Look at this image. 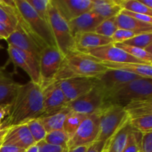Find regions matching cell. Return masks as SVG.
<instances>
[{"label":"cell","mask_w":152,"mask_h":152,"mask_svg":"<svg viewBox=\"0 0 152 152\" xmlns=\"http://www.w3.org/2000/svg\"><path fill=\"white\" fill-rule=\"evenodd\" d=\"M43 115V99L42 88L30 80L20 84L9 104V112L1 122V129L26 124L28 121Z\"/></svg>","instance_id":"obj_1"},{"label":"cell","mask_w":152,"mask_h":152,"mask_svg":"<svg viewBox=\"0 0 152 152\" xmlns=\"http://www.w3.org/2000/svg\"><path fill=\"white\" fill-rule=\"evenodd\" d=\"M18 25L41 49L56 48L48 22L43 20L26 0H14Z\"/></svg>","instance_id":"obj_2"},{"label":"cell","mask_w":152,"mask_h":152,"mask_svg":"<svg viewBox=\"0 0 152 152\" xmlns=\"http://www.w3.org/2000/svg\"><path fill=\"white\" fill-rule=\"evenodd\" d=\"M108 70L100 62L78 50H73L63 58L55 81L71 77L97 78Z\"/></svg>","instance_id":"obj_3"},{"label":"cell","mask_w":152,"mask_h":152,"mask_svg":"<svg viewBox=\"0 0 152 152\" xmlns=\"http://www.w3.org/2000/svg\"><path fill=\"white\" fill-rule=\"evenodd\" d=\"M108 105L124 108L140 99H152V79L139 78L126 83L105 94Z\"/></svg>","instance_id":"obj_4"},{"label":"cell","mask_w":152,"mask_h":152,"mask_svg":"<svg viewBox=\"0 0 152 152\" xmlns=\"http://www.w3.org/2000/svg\"><path fill=\"white\" fill-rule=\"evenodd\" d=\"M48 22L51 29L56 48L63 56L75 50L74 39L71 34L68 22H67L54 5L52 0L48 4Z\"/></svg>","instance_id":"obj_5"},{"label":"cell","mask_w":152,"mask_h":152,"mask_svg":"<svg viewBox=\"0 0 152 152\" xmlns=\"http://www.w3.org/2000/svg\"><path fill=\"white\" fill-rule=\"evenodd\" d=\"M99 131L96 141L107 142L129 118L124 108L116 105H107L99 113Z\"/></svg>","instance_id":"obj_6"},{"label":"cell","mask_w":152,"mask_h":152,"mask_svg":"<svg viewBox=\"0 0 152 152\" xmlns=\"http://www.w3.org/2000/svg\"><path fill=\"white\" fill-rule=\"evenodd\" d=\"M107 105L105 92L96 83L90 91L68 103L67 108L74 112L91 115L99 114Z\"/></svg>","instance_id":"obj_7"},{"label":"cell","mask_w":152,"mask_h":152,"mask_svg":"<svg viewBox=\"0 0 152 152\" xmlns=\"http://www.w3.org/2000/svg\"><path fill=\"white\" fill-rule=\"evenodd\" d=\"M63 58V55L57 48L47 47L43 49L39 62V85L40 87L43 88L51 82L55 81V77L59 71Z\"/></svg>","instance_id":"obj_8"},{"label":"cell","mask_w":152,"mask_h":152,"mask_svg":"<svg viewBox=\"0 0 152 152\" xmlns=\"http://www.w3.org/2000/svg\"><path fill=\"white\" fill-rule=\"evenodd\" d=\"M99 131V114L86 116L77 132L70 138L68 149L90 145L96 142Z\"/></svg>","instance_id":"obj_9"},{"label":"cell","mask_w":152,"mask_h":152,"mask_svg":"<svg viewBox=\"0 0 152 152\" xmlns=\"http://www.w3.org/2000/svg\"><path fill=\"white\" fill-rule=\"evenodd\" d=\"M82 53L92 56L99 62H113V63L148 64L132 56L120 48H117V46L114 45V43L96 48L84 50L82 51Z\"/></svg>","instance_id":"obj_10"},{"label":"cell","mask_w":152,"mask_h":152,"mask_svg":"<svg viewBox=\"0 0 152 152\" xmlns=\"http://www.w3.org/2000/svg\"><path fill=\"white\" fill-rule=\"evenodd\" d=\"M42 92L43 99L42 116L53 114L67 107L68 102L58 81L51 82L42 88Z\"/></svg>","instance_id":"obj_11"},{"label":"cell","mask_w":152,"mask_h":152,"mask_svg":"<svg viewBox=\"0 0 152 152\" xmlns=\"http://www.w3.org/2000/svg\"><path fill=\"white\" fill-rule=\"evenodd\" d=\"M68 103L90 91L96 86V79L71 77L58 81Z\"/></svg>","instance_id":"obj_12"},{"label":"cell","mask_w":152,"mask_h":152,"mask_svg":"<svg viewBox=\"0 0 152 152\" xmlns=\"http://www.w3.org/2000/svg\"><path fill=\"white\" fill-rule=\"evenodd\" d=\"M139 78L142 77L120 70L108 69L104 74L96 78V83L106 94L108 92Z\"/></svg>","instance_id":"obj_13"},{"label":"cell","mask_w":152,"mask_h":152,"mask_svg":"<svg viewBox=\"0 0 152 152\" xmlns=\"http://www.w3.org/2000/svg\"><path fill=\"white\" fill-rule=\"evenodd\" d=\"M52 1L67 22L92 10V0H52Z\"/></svg>","instance_id":"obj_14"},{"label":"cell","mask_w":152,"mask_h":152,"mask_svg":"<svg viewBox=\"0 0 152 152\" xmlns=\"http://www.w3.org/2000/svg\"><path fill=\"white\" fill-rule=\"evenodd\" d=\"M7 44L31 55L39 63L42 49L40 48L17 25L16 29L7 39Z\"/></svg>","instance_id":"obj_15"},{"label":"cell","mask_w":152,"mask_h":152,"mask_svg":"<svg viewBox=\"0 0 152 152\" xmlns=\"http://www.w3.org/2000/svg\"><path fill=\"white\" fill-rule=\"evenodd\" d=\"M34 144H36L26 124L8 128L2 141V145H13L25 150Z\"/></svg>","instance_id":"obj_16"},{"label":"cell","mask_w":152,"mask_h":152,"mask_svg":"<svg viewBox=\"0 0 152 152\" xmlns=\"http://www.w3.org/2000/svg\"><path fill=\"white\" fill-rule=\"evenodd\" d=\"M103 20L105 19L91 10L68 22V25L71 34L74 37L78 34L94 32L96 27Z\"/></svg>","instance_id":"obj_17"},{"label":"cell","mask_w":152,"mask_h":152,"mask_svg":"<svg viewBox=\"0 0 152 152\" xmlns=\"http://www.w3.org/2000/svg\"><path fill=\"white\" fill-rule=\"evenodd\" d=\"M74 39L75 50L80 52L113 43L111 38L99 35L95 32L78 34L74 37Z\"/></svg>","instance_id":"obj_18"},{"label":"cell","mask_w":152,"mask_h":152,"mask_svg":"<svg viewBox=\"0 0 152 152\" xmlns=\"http://www.w3.org/2000/svg\"><path fill=\"white\" fill-rule=\"evenodd\" d=\"M108 69H115L135 74L142 78L151 79L152 65L137 63H113L100 62Z\"/></svg>","instance_id":"obj_19"},{"label":"cell","mask_w":152,"mask_h":152,"mask_svg":"<svg viewBox=\"0 0 152 152\" xmlns=\"http://www.w3.org/2000/svg\"><path fill=\"white\" fill-rule=\"evenodd\" d=\"M122 10L119 0H92V10L103 19L115 17Z\"/></svg>","instance_id":"obj_20"},{"label":"cell","mask_w":152,"mask_h":152,"mask_svg":"<svg viewBox=\"0 0 152 152\" xmlns=\"http://www.w3.org/2000/svg\"><path fill=\"white\" fill-rule=\"evenodd\" d=\"M132 131L130 120L124 125L105 145V152H122L127 144L129 137Z\"/></svg>","instance_id":"obj_21"},{"label":"cell","mask_w":152,"mask_h":152,"mask_svg":"<svg viewBox=\"0 0 152 152\" xmlns=\"http://www.w3.org/2000/svg\"><path fill=\"white\" fill-rule=\"evenodd\" d=\"M117 22L118 29H125L134 32L152 33V25L147 22L137 20L131 16L120 13L117 16Z\"/></svg>","instance_id":"obj_22"},{"label":"cell","mask_w":152,"mask_h":152,"mask_svg":"<svg viewBox=\"0 0 152 152\" xmlns=\"http://www.w3.org/2000/svg\"><path fill=\"white\" fill-rule=\"evenodd\" d=\"M69 111L70 110L66 107L56 113L40 117L39 120L47 133L53 131H63L64 121Z\"/></svg>","instance_id":"obj_23"},{"label":"cell","mask_w":152,"mask_h":152,"mask_svg":"<svg viewBox=\"0 0 152 152\" xmlns=\"http://www.w3.org/2000/svg\"><path fill=\"white\" fill-rule=\"evenodd\" d=\"M129 120L144 116L152 115V99H140L128 104L124 107Z\"/></svg>","instance_id":"obj_24"},{"label":"cell","mask_w":152,"mask_h":152,"mask_svg":"<svg viewBox=\"0 0 152 152\" xmlns=\"http://www.w3.org/2000/svg\"><path fill=\"white\" fill-rule=\"evenodd\" d=\"M0 22L14 31L18 25L14 0H0Z\"/></svg>","instance_id":"obj_25"},{"label":"cell","mask_w":152,"mask_h":152,"mask_svg":"<svg viewBox=\"0 0 152 152\" xmlns=\"http://www.w3.org/2000/svg\"><path fill=\"white\" fill-rule=\"evenodd\" d=\"M7 53H8L9 58H10V60L15 66L19 67V68L23 70L28 76H29L30 79H31V81L34 82V83H37L39 84V79L36 77L35 74H34V72L31 70V67L29 66L28 63L27 62V61L22 57V55L18 52V50H16L15 48H13V46L8 45V47H7Z\"/></svg>","instance_id":"obj_26"},{"label":"cell","mask_w":152,"mask_h":152,"mask_svg":"<svg viewBox=\"0 0 152 152\" xmlns=\"http://www.w3.org/2000/svg\"><path fill=\"white\" fill-rule=\"evenodd\" d=\"M86 116L88 115L74 112L72 111H70L69 113L67 114L63 123V132L66 134L69 139L72 137L74 133L77 132L79 126H80L83 120L86 118Z\"/></svg>","instance_id":"obj_27"},{"label":"cell","mask_w":152,"mask_h":152,"mask_svg":"<svg viewBox=\"0 0 152 152\" xmlns=\"http://www.w3.org/2000/svg\"><path fill=\"white\" fill-rule=\"evenodd\" d=\"M19 86L13 79L0 83V105L10 104Z\"/></svg>","instance_id":"obj_28"},{"label":"cell","mask_w":152,"mask_h":152,"mask_svg":"<svg viewBox=\"0 0 152 152\" xmlns=\"http://www.w3.org/2000/svg\"><path fill=\"white\" fill-rule=\"evenodd\" d=\"M114 45L117 46V48H120V49L123 50L130 54L133 57L136 59H140V60L145 62L146 63L152 65V54L147 53L144 49L140 48L134 47V46L127 45L123 43H114Z\"/></svg>","instance_id":"obj_29"},{"label":"cell","mask_w":152,"mask_h":152,"mask_svg":"<svg viewBox=\"0 0 152 152\" xmlns=\"http://www.w3.org/2000/svg\"><path fill=\"white\" fill-rule=\"evenodd\" d=\"M44 141L50 145H57L64 149H68L69 137L63 131H53L46 134Z\"/></svg>","instance_id":"obj_30"},{"label":"cell","mask_w":152,"mask_h":152,"mask_svg":"<svg viewBox=\"0 0 152 152\" xmlns=\"http://www.w3.org/2000/svg\"><path fill=\"white\" fill-rule=\"evenodd\" d=\"M123 10L152 16V10L140 3L139 0H119Z\"/></svg>","instance_id":"obj_31"},{"label":"cell","mask_w":152,"mask_h":152,"mask_svg":"<svg viewBox=\"0 0 152 152\" xmlns=\"http://www.w3.org/2000/svg\"><path fill=\"white\" fill-rule=\"evenodd\" d=\"M117 16L111 17L102 21L95 29V33L104 37L111 38L114 33L118 30L117 22Z\"/></svg>","instance_id":"obj_32"},{"label":"cell","mask_w":152,"mask_h":152,"mask_svg":"<svg viewBox=\"0 0 152 152\" xmlns=\"http://www.w3.org/2000/svg\"><path fill=\"white\" fill-rule=\"evenodd\" d=\"M26 125L35 143H37L45 139L47 132L39 118L30 120L26 123Z\"/></svg>","instance_id":"obj_33"},{"label":"cell","mask_w":152,"mask_h":152,"mask_svg":"<svg viewBox=\"0 0 152 152\" xmlns=\"http://www.w3.org/2000/svg\"><path fill=\"white\" fill-rule=\"evenodd\" d=\"M130 124L133 129L142 134L152 132V115L144 116L139 118L130 120Z\"/></svg>","instance_id":"obj_34"},{"label":"cell","mask_w":152,"mask_h":152,"mask_svg":"<svg viewBox=\"0 0 152 152\" xmlns=\"http://www.w3.org/2000/svg\"><path fill=\"white\" fill-rule=\"evenodd\" d=\"M122 43L127 45L134 46V47L144 49L147 45L152 44V33L140 34L135 37H132L130 39L126 40Z\"/></svg>","instance_id":"obj_35"},{"label":"cell","mask_w":152,"mask_h":152,"mask_svg":"<svg viewBox=\"0 0 152 152\" xmlns=\"http://www.w3.org/2000/svg\"><path fill=\"white\" fill-rule=\"evenodd\" d=\"M26 1L43 20L48 22V9L50 0H26Z\"/></svg>","instance_id":"obj_36"},{"label":"cell","mask_w":152,"mask_h":152,"mask_svg":"<svg viewBox=\"0 0 152 152\" xmlns=\"http://www.w3.org/2000/svg\"><path fill=\"white\" fill-rule=\"evenodd\" d=\"M140 34V33L134 32V31H128L125 29H118L114 35L112 36L113 43H120L126 41L128 39H130L132 37Z\"/></svg>","instance_id":"obj_37"},{"label":"cell","mask_w":152,"mask_h":152,"mask_svg":"<svg viewBox=\"0 0 152 152\" xmlns=\"http://www.w3.org/2000/svg\"><path fill=\"white\" fill-rule=\"evenodd\" d=\"M39 147V152H68V149H64L62 147L48 144L44 140L37 142Z\"/></svg>","instance_id":"obj_38"},{"label":"cell","mask_w":152,"mask_h":152,"mask_svg":"<svg viewBox=\"0 0 152 152\" xmlns=\"http://www.w3.org/2000/svg\"><path fill=\"white\" fill-rule=\"evenodd\" d=\"M140 148L141 152H152V132L142 134Z\"/></svg>","instance_id":"obj_39"},{"label":"cell","mask_w":152,"mask_h":152,"mask_svg":"<svg viewBox=\"0 0 152 152\" xmlns=\"http://www.w3.org/2000/svg\"><path fill=\"white\" fill-rule=\"evenodd\" d=\"M122 152H140V148L137 143L134 137L133 129L129 137L127 144Z\"/></svg>","instance_id":"obj_40"},{"label":"cell","mask_w":152,"mask_h":152,"mask_svg":"<svg viewBox=\"0 0 152 152\" xmlns=\"http://www.w3.org/2000/svg\"><path fill=\"white\" fill-rule=\"evenodd\" d=\"M121 13L131 16V17L137 19V20L141 21V22H147V23L151 24L152 25V16H148V15H145V14H141V13H133V12H129V11H127V10H122Z\"/></svg>","instance_id":"obj_41"},{"label":"cell","mask_w":152,"mask_h":152,"mask_svg":"<svg viewBox=\"0 0 152 152\" xmlns=\"http://www.w3.org/2000/svg\"><path fill=\"white\" fill-rule=\"evenodd\" d=\"M105 145H106L105 142L96 141L89 145L86 152H105Z\"/></svg>","instance_id":"obj_42"},{"label":"cell","mask_w":152,"mask_h":152,"mask_svg":"<svg viewBox=\"0 0 152 152\" xmlns=\"http://www.w3.org/2000/svg\"><path fill=\"white\" fill-rule=\"evenodd\" d=\"M13 31H14L13 30L10 29V28L0 22V37L2 38V39L7 40Z\"/></svg>","instance_id":"obj_43"},{"label":"cell","mask_w":152,"mask_h":152,"mask_svg":"<svg viewBox=\"0 0 152 152\" xmlns=\"http://www.w3.org/2000/svg\"><path fill=\"white\" fill-rule=\"evenodd\" d=\"M25 149L13 146V145H2L0 146V152H25Z\"/></svg>","instance_id":"obj_44"},{"label":"cell","mask_w":152,"mask_h":152,"mask_svg":"<svg viewBox=\"0 0 152 152\" xmlns=\"http://www.w3.org/2000/svg\"><path fill=\"white\" fill-rule=\"evenodd\" d=\"M9 112V104L0 105V122H2Z\"/></svg>","instance_id":"obj_45"},{"label":"cell","mask_w":152,"mask_h":152,"mask_svg":"<svg viewBox=\"0 0 152 152\" xmlns=\"http://www.w3.org/2000/svg\"><path fill=\"white\" fill-rule=\"evenodd\" d=\"M12 78L11 77H10L9 75H7L5 72L4 71L3 68H0V83H3V82L7 81V80H11Z\"/></svg>","instance_id":"obj_46"},{"label":"cell","mask_w":152,"mask_h":152,"mask_svg":"<svg viewBox=\"0 0 152 152\" xmlns=\"http://www.w3.org/2000/svg\"><path fill=\"white\" fill-rule=\"evenodd\" d=\"M89 145H86V146H80L77 147V148H73V149H69L68 152H86L88 148Z\"/></svg>","instance_id":"obj_47"},{"label":"cell","mask_w":152,"mask_h":152,"mask_svg":"<svg viewBox=\"0 0 152 152\" xmlns=\"http://www.w3.org/2000/svg\"><path fill=\"white\" fill-rule=\"evenodd\" d=\"M139 1L145 7L152 10V0H139Z\"/></svg>","instance_id":"obj_48"},{"label":"cell","mask_w":152,"mask_h":152,"mask_svg":"<svg viewBox=\"0 0 152 152\" xmlns=\"http://www.w3.org/2000/svg\"><path fill=\"white\" fill-rule=\"evenodd\" d=\"M25 152H39V147L37 144H34V145H31V147L25 150Z\"/></svg>","instance_id":"obj_49"},{"label":"cell","mask_w":152,"mask_h":152,"mask_svg":"<svg viewBox=\"0 0 152 152\" xmlns=\"http://www.w3.org/2000/svg\"><path fill=\"white\" fill-rule=\"evenodd\" d=\"M7 128H4V129H2L0 130V142H2L3 139H4V136H5L6 133L7 132Z\"/></svg>","instance_id":"obj_50"},{"label":"cell","mask_w":152,"mask_h":152,"mask_svg":"<svg viewBox=\"0 0 152 152\" xmlns=\"http://www.w3.org/2000/svg\"><path fill=\"white\" fill-rule=\"evenodd\" d=\"M144 50H145L147 53H150V54H152V44H150L148 45H147L146 47L144 48Z\"/></svg>","instance_id":"obj_51"},{"label":"cell","mask_w":152,"mask_h":152,"mask_svg":"<svg viewBox=\"0 0 152 152\" xmlns=\"http://www.w3.org/2000/svg\"><path fill=\"white\" fill-rule=\"evenodd\" d=\"M1 129H1V122H0V130H1Z\"/></svg>","instance_id":"obj_52"},{"label":"cell","mask_w":152,"mask_h":152,"mask_svg":"<svg viewBox=\"0 0 152 152\" xmlns=\"http://www.w3.org/2000/svg\"><path fill=\"white\" fill-rule=\"evenodd\" d=\"M1 39H2V38H1V37H0V40H1ZM0 48H1V45H0Z\"/></svg>","instance_id":"obj_53"},{"label":"cell","mask_w":152,"mask_h":152,"mask_svg":"<svg viewBox=\"0 0 152 152\" xmlns=\"http://www.w3.org/2000/svg\"><path fill=\"white\" fill-rule=\"evenodd\" d=\"M1 144H2V142H0V146H1Z\"/></svg>","instance_id":"obj_54"},{"label":"cell","mask_w":152,"mask_h":152,"mask_svg":"<svg viewBox=\"0 0 152 152\" xmlns=\"http://www.w3.org/2000/svg\"></svg>","instance_id":"obj_55"},{"label":"cell","mask_w":152,"mask_h":152,"mask_svg":"<svg viewBox=\"0 0 152 152\" xmlns=\"http://www.w3.org/2000/svg\"><path fill=\"white\" fill-rule=\"evenodd\" d=\"M140 152H141V151H140Z\"/></svg>","instance_id":"obj_56"}]
</instances>
